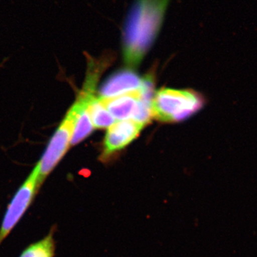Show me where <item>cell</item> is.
I'll return each instance as SVG.
<instances>
[{"instance_id":"cell-2","label":"cell","mask_w":257,"mask_h":257,"mask_svg":"<svg viewBox=\"0 0 257 257\" xmlns=\"http://www.w3.org/2000/svg\"><path fill=\"white\" fill-rule=\"evenodd\" d=\"M204 104L202 98L194 92L161 89L154 96L152 107L154 117L163 121H177L189 117Z\"/></svg>"},{"instance_id":"cell-8","label":"cell","mask_w":257,"mask_h":257,"mask_svg":"<svg viewBox=\"0 0 257 257\" xmlns=\"http://www.w3.org/2000/svg\"><path fill=\"white\" fill-rule=\"evenodd\" d=\"M71 109L76 114L74 121L73 134H72L71 145H77L87 138L93 131V124L89 116L88 109H80L77 104H74Z\"/></svg>"},{"instance_id":"cell-10","label":"cell","mask_w":257,"mask_h":257,"mask_svg":"<svg viewBox=\"0 0 257 257\" xmlns=\"http://www.w3.org/2000/svg\"><path fill=\"white\" fill-rule=\"evenodd\" d=\"M54 241L52 235L33 243L25 250L20 257H53Z\"/></svg>"},{"instance_id":"cell-5","label":"cell","mask_w":257,"mask_h":257,"mask_svg":"<svg viewBox=\"0 0 257 257\" xmlns=\"http://www.w3.org/2000/svg\"><path fill=\"white\" fill-rule=\"evenodd\" d=\"M144 126L131 119L123 120L111 125L104 139L102 160H109L111 155L127 146L138 138Z\"/></svg>"},{"instance_id":"cell-1","label":"cell","mask_w":257,"mask_h":257,"mask_svg":"<svg viewBox=\"0 0 257 257\" xmlns=\"http://www.w3.org/2000/svg\"><path fill=\"white\" fill-rule=\"evenodd\" d=\"M171 0H134L122 32L125 62L136 67L156 40Z\"/></svg>"},{"instance_id":"cell-9","label":"cell","mask_w":257,"mask_h":257,"mask_svg":"<svg viewBox=\"0 0 257 257\" xmlns=\"http://www.w3.org/2000/svg\"><path fill=\"white\" fill-rule=\"evenodd\" d=\"M88 112L94 127H109L114 123V118L106 109L99 97L93 99L88 107Z\"/></svg>"},{"instance_id":"cell-4","label":"cell","mask_w":257,"mask_h":257,"mask_svg":"<svg viewBox=\"0 0 257 257\" xmlns=\"http://www.w3.org/2000/svg\"><path fill=\"white\" fill-rule=\"evenodd\" d=\"M40 165L37 163L23 185L16 192L7 209L0 228V244L21 219L31 204L38 187Z\"/></svg>"},{"instance_id":"cell-7","label":"cell","mask_w":257,"mask_h":257,"mask_svg":"<svg viewBox=\"0 0 257 257\" xmlns=\"http://www.w3.org/2000/svg\"><path fill=\"white\" fill-rule=\"evenodd\" d=\"M140 96L141 92L140 90L116 97H99V99L114 119L123 121L133 117Z\"/></svg>"},{"instance_id":"cell-3","label":"cell","mask_w":257,"mask_h":257,"mask_svg":"<svg viewBox=\"0 0 257 257\" xmlns=\"http://www.w3.org/2000/svg\"><path fill=\"white\" fill-rule=\"evenodd\" d=\"M74 121L75 115L69 109L51 139L41 160L38 162L40 165V175L37 184L38 189L68 150L73 134Z\"/></svg>"},{"instance_id":"cell-6","label":"cell","mask_w":257,"mask_h":257,"mask_svg":"<svg viewBox=\"0 0 257 257\" xmlns=\"http://www.w3.org/2000/svg\"><path fill=\"white\" fill-rule=\"evenodd\" d=\"M143 79L133 71L124 69L110 76L99 91L101 98H113L138 92L141 89Z\"/></svg>"}]
</instances>
